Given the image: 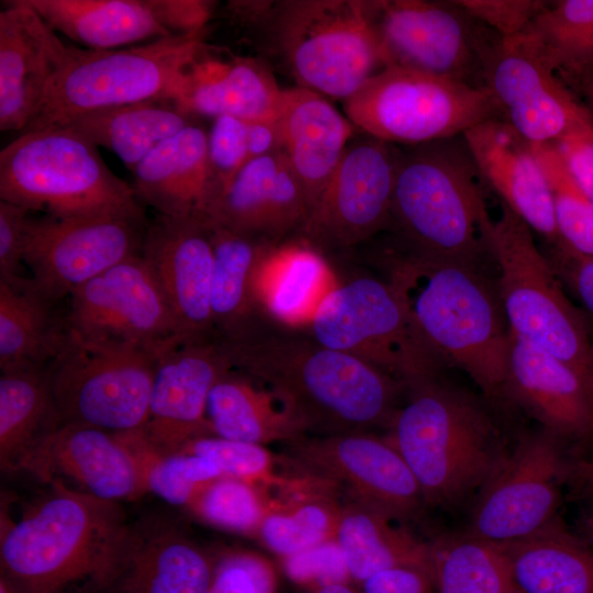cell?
I'll return each instance as SVG.
<instances>
[{
	"mask_svg": "<svg viewBox=\"0 0 593 593\" xmlns=\"http://www.w3.org/2000/svg\"><path fill=\"white\" fill-rule=\"evenodd\" d=\"M49 485L20 521L1 519V577L16 593H59L80 581L100 590L127 527L121 503Z\"/></svg>",
	"mask_w": 593,
	"mask_h": 593,
	"instance_id": "cell-4",
	"label": "cell"
},
{
	"mask_svg": "<svg viewBox=\"0 0 593 593\" xmlns=\"http://www.w3.org/2000/svg\"><path fill=\"white\" fill-rule=\"evenodd\" d=\"M266 491L222 475L206 484L186 507L205 524L240 534H257L268 511Z\"/></svg>",
	"mask_w": 593,
	"mask_h": 593,
	"instance_id": "cell-45",
	"label": "cell"
},
{
	"mask_svg": "<svg viewBox=\"0 0 593 593\" xmlns=\"http://www.w3.org/2000/svg\"><path fill=\"white\" fill-rule=\"evenodd\" d=\"M208 593H278V575L265 557L231 550L216 556L215 571Z\"/></svg>",
	"mask_w": 593,
	"mask_h": 593,
	"instance_id": "cell-47",
	"label": "cell"
},
{
	"mask_svg": "<svg viewBox=\"0 0 593 593\" xmlns=\"http://www.w3.org/2000/svg\"><path fill=\"white\" fill-rule=\"evenodd\" d=\"M286 447L282 461L293 474L323 481L344 500L409 526L421 522L428 507L411 469L384 437L372 433L305 435Z\"/></svg>",
	"mask_w": 593,
	"mask_h": 593,
	"instance_id": "cell-15",
	"label": "cell"
},
{
	"mask_svg": "<svg viewBox=\"0 0 593 593\" xmlns=\"http://www.w3.org/2000/svg\"><path fill=\"white\" fill-rule=\"evenodd\" d=\"M521 36L577 91L593 70V0L549 1Z\"/></svg>",
	"mask_w": 593,
	"mask_h": 593,
	"instance_id": "cell-41",
	"label": "cell"
},
{
	"mask_svg": "<svg viewBox=\"0 0 593 593\" xmlns=\"http://www.w3.org/2000/svg\"><path fill=\"white\" fill-rule=\"evenodd\" d=\"M160 353L70 338L49 363L52 393L63 424L86 425L113 434L142 429L148 418Z\"/></svg>",
	"mask_w": 593,
	"mask_h": 593,
	"instance_id": "cell-13",
	"label": "cell"
},
{
	"mask_svg": "<svg viewBox=\"0 0 593 593\" xmlns=\"http://www.w3.org/2000/svg\"><path fill=\"white\" fill-rule=\"evenodd\" d=\"M384 437L429 506L469 507L508 452L489 407L441 378L406 391Z\"/></svg>",
	"mask_w": 593,
	"mask_h": 593,
	"instance_id": "cell-2",
	"label": "cell"
},
{
	"mask_svg": "<svg viewBox=\"0 0 593 593\" xmlns=\"http://www.w3.org/2000/svg\"><path fill=\"white\" fill-rule=\"evenodd\" d=\"M233 232L279 245L309 217L303 190L283 153L248 161L204 214Z\"/></svg>",
	"mask_w": 593,
	"mask_h": 593,
	"instance_id": "cell-25",
	"label": "cell"
},
{
	"mask_svg": "<svg viewBox=\"0 0 593 593\" xmlns=\"http://www.w3.org/2000/svg\"><path fill=\"white\" fill-rule=\"evenodd\" d=\"M146 216L29 217L24 266L40 290L65 302L78 288L123 260L138 256Z\"/></svg>",
	"mask_w": 593,
	"mask_h": 593,
	"instance_id": "cell-17",
	"label": "cell"
},
{
	"mask_svg": "<svg viewBox=\"0 0 593 593\" xmlns=\"http://www.w3.org/2000/svg\"><path fill=\"white\" fill-rule=\"evenodd\" d=\"M306 593H358L344 581L310 583Z\"/></svg>",
	"mask_w": 593,
	"mask_h": 593,
	"instance_id": "cell-57",
	"label": "cell"
},
{
	"mask_svg": "<svg viewBox=\"0 0 593 593\" xmlns=\"http://www.w3.org/2000/svg\"><path fill=\"white\" fill-rule=\"evenodd\" d=\"M206 418L213 436L262 446L288 444L306 435L271 390L235 369L213 385Z\"/></svg>",
	"mask_w": 593,
	"mask_h": 593,
	"instance_id": "cell-36",
	"label": "cell"
},
{
	"mask_svg": "<svg viewBox=\"0 0 593 593\" xmlns=\"http://www.w3.org/2000/svg\"><path fill=\"white\" fill-rule=\"evenodd\" d=\"M504 399L535 418L579 458L593 441V380L508 331Z\"/></svg>",
	"mask_w": 593,
	"mask_h": 593,
	"instance_id": "cell-20",
	"label": "cell"
},
{
	"mask_svg": "<svg viewBox=\"0 0 593 593\" xmlns=\"http://www.w3.org/2000/svg\"><path fill=\"white\" fill-rule=\"evenodd\" d=\"M489 247L510 331L593 380V347L582 316L535 244L530 227L502 202L500 217L492 222Z\"/></svg>",
	"mask_w": 593,
	"mask_h": 593,
	"instance_id": "cell-8",
	"label": "cell"
},
{
	"mask_svg": "<svg viewBox=\"0 0 593 593\" xmlns=\"http://www.w3.org/2000/svg\"><path fill=\"white\" fill-rule=\"evenodd\" d=\"M306 331L320 344L367 361L407 390L440 378L444 368L389 279L365 275L337 283Z\"/></svg>",
	"mask_w": 593,
	"mask_h": 593,
	"instance_id": "cell-10",
	"label": "cell"
},
{
	"mask_svg": "<svg viewBox=\"0 0 593 593\" xmlns=\"http://www.w3.org/2000/svg\"><path fill=\"white\" fill-rule=\"evenodd\" d=\"M247 122V163L283 150L279 120Z\"/></svg>",
	"mask_w": 593,
	"mask_h": 593,
	"instance_id": "cell-54",
	"label": "cell"
},
{
	"mask_svg": "<svg viewBox=\"0 0 593 593\" xmlns=\"http://www.w3.org/2000/svg\"><path fill=\"white\" fill-rule=\"evenodd\" d=\"M556 143L593 205V125L574 131Z\"/></svg>",
	"mask_w": 593,
	"mask_h": 593,
	"instance_id": "cell-51",
	"label": "cell"
},
{
	"mask_svg": "<svg viewBox=\"0 0 593 593\" xmlns=\"http://www.w3.org/2000/svg\"><path fill=\"white\" fill-rule=\"evenodd\" d=\"M593 497V446L574 469L567 488L566 500L583 502Z\"/></svg>",
	"mask_w": 593,
	"mask_h": 593,
	"instance_id": "cell-55",
	"label": "cell"
},
{
	"mask_svg": "<svg viewBox=\"0 0 593 593\" xmlns=\"http://www.w3.org/2000/svg\"><path fill=\"white\" fill-rule=\"evenodd\" d=\"M232 366L214 339L183 340L157 358L148 418L139 429L161 452H178L192 440L213 436L208 418L209 394Z\"/></svg>",
	"mask_w": 593,
	"mask_h": 593,
	"instance_id": "cell-21",
	"label": "cell"
},
{
	"mask_svg": "<svg viewBox=\"0 0 593 593\" xmlns=\"http://www.w3.org/2000/svg\"><path fill=\"white\" fill-rule=\"evenodd\" d=\"M483 78L502 119L532 144L556 143L593 125L584 104L521 34L494 41Z\"/></svg>",
	"mask_w": 593,
	"mask_h": 593,
	"instance_id": "cell-19",
	"label": "cell"
},
{
	"mask_svg": "<svg viewBox=\"0 0 593 593\" xmlns=\"http://www.w3.org/2000/svg\"><path fill=\"white\" fill-rule=\"evenodd\" d=\"M335 541L348 575L360 583L394 568L418 569L430 577L429 542L409 525L361 504L344 501Z\"/></svg>",
	"mask_w": 593,
	"mask_h": 593,
	"instance_id": "cell-38",
	"label": "cell"
},
{
	"mask_svg": "<svg viewBox=\"0 0 593 593\" xmlns=\"http://www.w3.org/2000/svg\"><path fill=\"white\" fill-rule=\"evenodd\" d=\"M180 451L204 457L214 462L223 475L239 479L266 492H280L294 481V474L278 472V459L262 445L204 436L192 440Z\"/></svg>",
	"mask_w": 593,
	"mask_h": 593,
	"instance_id": "cell-46",
	"label": "cell"
},
{
	"mask_svg": "<svg viewBox=\"0 0 593 593\" xmlns=\"http://www.w3.org/2000/svg\"><path fill=\"white\" fill-rule=\"evenodd\" d=\"M282 94L259 60L225 57L205 44L186 67L172 98L195 119L231 115L249 122L278 119Z\"/></svg>",
	"mask_w": 593,
	"mask_h": 593,
	"instance_id": "cell-28",
	"label": "cell"
},
{
	"mask_svg": "<svg viewBox=\"0 0 593 593\" xmlns=\"http://www.w3.org/2000/svg\"><path fill=\"white\" fill-rule=\"evenodd\" d=\"M31 211L0 200V278L24 276V246Z\"/></svg>",
	"mask_w": 593,
	"mask_h": 593,
	"instance_id": "cell-50",
	"label": "cell"
},
{
	"mask_svg": "<svg viewBox=\"0 0 593 593\" xmlns=\"http://www.w3.org/2000/svg\"><path fill=\"white\" fill-rule=\"evenodd\" d=\"M553 261L558 276L563 278L583 307L593 316V257H583L555 248Z\"/></svg>",
	"mask_w": 593,
	"mask_h": 593,
	"instance_id": "cell-52",
	"label": "cell"
},
{
	"mask_svg": "<svg viewBox=\"0 0 593 593\" xmlns=\"http://www.w3.org/2000/svg\"><path fill=\"white\" fill-rule=\"evenodd\" d=\"M205 34L206 29L115 49L70 46L40 107L20 133L65 126L93 111L172 97L186 67L206 44Z\"/></svg>",
	"mask_w": 593,
	"mask_h": 593,
	"instance_id": "cell-7",
	"label": "cell"
},
{
	"mask_svg": "<svg viewBox=\"0 0 593 593\" xmlns=\"http://www.w3.org/2000/svg\"><path fill=\"white\" fill-rule=\"evenodd\" d=\"M55 31L89 49H115L174 36L156 0H26Z\"/></svg>",
	"mask_w": 593,
	"mask_h": 593,
	"instance_id": "cell-33",
	"label": "cell"
},
{
	"mask_svg": "<svg viewBox=\"0 0 593 593\" xmlns=\"http://www.w3.org/2000/svg\"><path fill=\"white\" fill-rule=\"evenodd\" d=\"M138 199L169 216H204L217 195L208 131L198 121L154 148L132 171Z\"/></svg>",
	"mask_w": 593,
	"mask_h": 593,
	"instance_id": "cell-29",
	"label": "cell"
},
{
	"mask_svg": "<svg viewBox=\"0 0 593 593\" xmlns=\"http://www.w3.org/2000/svg\"><path fill=\"white\" fill-rule=\"evenodd\" d=\"M132 451L145 493L169 504L187 507L211 481L222 477L211 460L189 452H161L153 448L141 430L118 434Z\"/></svg>",
	"mask_w": 593,
	"mask_h": 593,
	"instance_id": "cell-43",
	"label": "cell"
},
{
	"mask_svg": "<svg viewBox=\"0 0 593 593\" xmlns=\"http://www.w3.org/2000/svg\"><path fill=\"white\" fill-rule=\"evenodd\" d=\"M216 343L232 369L271 390L306 435L388 428L407 391L367 361L320 344L306 329L267 318L239 338Z\"/></svg>",
	"mask_w": 593,
	"mask_h": 593,
	"instance_id": "cell-1",
	"label": "cell"
},
{
	"mask_svg": "<svg viewBox=\"0 0 593 593\" xmlns=\"http://www.w3.org/2000/svg\"><path fill=\"white\" fill-rule=\"evenodd\" d=\"M579 458L540 428L524 435L470 504L465 533L496 544L528 537L557 518Z\"/></svg>",
	"mask_w": 593,
	"mask_h": 593,
	"instance_id": "cell-12",
	"label": "cell"
},
{
	"mask_svg": "<svg viewBox=\"0 0 593 593\" xmlns=\"http://www.w3.org/2000/svg\"><path fill=\"white\" fill-rule=\"evenodd\" d=\"M384 67L399 66L484 88V61L499 37L455 0L366 1Z\"/></svg>",
	"mask_w": 593,
	"mask_h": 593,
	"instance_id": "cell-14",
	"label": "cell"
},
{
	"mask_svg": "<svg viewBox=\"0 0 593 593\" xmlns=\"http://www.w3.org/2000/svg\"><path fill=\"white\" fill-rule=\"evenodd\" d=\"M522 593H593V546L559 517L539 532L501 544Z\"/></svg>",
	"mask_w": 593,
	"mask_h": 593,
	"instance_id": "cell-34",
	"label": "cell"
},
{
	"mask_svg": "<svg viewBox=\"0 0 593 593\" xmlns=\"http://www.w3.org/2000/svg\"><path fill=\"white\" fill-rule=\"evenodd\" d=\"M387 262L388 279L439 362L466 372L488 400L504 399L510 328L478 267L402 248L390 253Z\"/></svg>",
	"mask_w": 593,
	"mask_h": 593,
	"instance_id": "cell-3",
	"label": "cell"
},
{
	"mask_svg": "<svg viewBox=\"0 0 593 593\" xmlns=\"http://www.w3.org/2000/svg\"><path fill=\"white\" fill-rule=\"evenodd\" d=\"M24 472L116 503L145 493L135 458L122 438L86 425L63 424L36 450Z\"/></svg>",
	"mask_w": 593,
	"mask_h": 593,
	"instance_id": "cell-24",
	"label": "cell"
},
{
	"mask_svg": "<svg viewBox=\"0 0 593 593\" xmlns=\"http://www.w3.org/2000/svg\"><path fill=\"white\" fill-rule=\"evenodd\" d=\"M429 542L430 578L436 593H510V564L501 544L465 532Z\"/></svg>",
	"mask_w": 593,
	"mask_h": 593,
	"instance_id": "cell-42",
	"label": "cell"
},
{
	"mask_svg": "<svg viewBox=\"0 0 593 593\" xmlns=\"http://www.w3.org/2000/svg\"><path fill=\"white\" fill-rule=\"evenodd\" d=\"M195 121L166 96L85 113L65 126L111 150L133 171L154 148Z\"/></svg>",
	"mask_w": 593,
	"mask_h": 593,
	"instance_id": "cell-40",
	"label": "cell"
},
{
	"mask_svg": "<svg viewBox=\"0 0 593 593\" xmlns=\"http://www.w3.org/2000/svg\"><path fill=\"white\" fill-rule=\"evenodd\" d=\"M141 256L155 276L186 340L213 339V248L204 216L157 214Z\"/></svg>",
	"mask_w": 593,
	"mask_h": 593,
	"instance_id": "cell-22",
	"label": "cell"
},
{
	"mask_svg": "<svg viewBox=\"0 0 593 593\" xmlns=\"http://www.w3.org/2000/svg\"><path fill=\"white\" fill-rule=\"evenodd\" d=\"M348 120L367 135L407 146L452 138L502 119L486 88L387 66L344 100Z\"/></svg>",
	"mask_w": 593,
	"mask_h": 593,
	"instance_id": "cell-11",
	"label": "cell"
},
{
	"mask_svg": "<svg viewBox=\"0 0 593 593\" xmlns=\"http://www.w3.org/2000/svg\"><path fill=\"white\" fill-rule=\"evenodd\" d=\"M337 283L322 251L299 237L267 248L256 266L253 289L264 317L306 329Z\"/></svg>",
	"mask_w": 593,
	"mask_h": 593,
	"instance_id": "cell-31",
	"label": "cell"
},
{
	"mask_svg": "<svg viewBox=\"0 0 593 593\" xmlns=\"http://www.w3.org/2000/svg\"><path fill=\"white\" fill-rule=\"evenodd\" d=\"M532 144V143H530ZM546 175L559 245L570 254L593 257V205L571 172L557 143L532 144Z\"/></svg>",
	"mask_w": 593,
	"mask_h": 593,
	"instance_id": "cell-44",
	"label": "cell"
},
{
	"mask_svg": "<svg viewBox=\"0 0 593 593\" xmlns=\"http://www.w3.org/2000/svg\"><path fill=\"white\" fill-rule=\"evenodd\" d=\"M577 91L585 98V108L593 119V70L582 80Z\"/></svg>",
	"mask_w": 593,
	"mask_h": 593,
	"instance_id": "cell-58",
	"label": "cell"
},
{
	"mask_svg": "<svg viewBox=\"0 0 593 593\" xmlns=\"http://www.w3.org/2000/svg\"><path fill=\"white\" fill-rule=\"evenodd\" d=\"M462 135L399 149L390 226L414 255L478 267L493 220Z\"/></svg>",
	"mask_w": 593,
	"mask_h": 593,
	"instance_id": "cell-5",
	"label": "cell"
},
{
	"mask_svg": "<svg viewBox=\"0 0 593 593\" xmlns=\"http://www.w3.org/2000/svg\"><path fill=\"white\" fill-rule=\"evenodd\" d=\"M70 338L164 351L186 340L155 276L138 255L91 279L67 300Z\"/></svg>",
	"mask_w": 593,
	"mask_h": 593,
	"instance_id": "cell-16",
	"label": "cell"
},
{
	"mask_svg": "<svg viewBox=\"0 0 593 593\" xmlns=\"http://www.w3.org/2000/svg\"><path fill=\"white\" fill-rule=\"evenodd\" d=\"M0 593H16L12 585L2 577L0 579Z\"/></svg>",
	"mask_w": 593,
	"mask_h": 593,
	"instance_id": "cell-59",
	"label": "cell"
},
{
	"mask_svg": "<svg viewBox=\"0 0 593 593\" xmlns=\"http://www.w3.org/2000/svg\"><path fill=\"white\" fill-rule=\"evenodd\" d=\"M455 2L502 38H513L522 34L549 3L542 0H455Z\"/></svg>",
	"mask_w": 593,
	"mask_h": 593,
	"instance_id": "cell-49",
	"label": "cell"
},
{
	"mask_svg": "<svg viewBox=\"0 0 593 593\" xmlns=\"http://www.w3.org/2000/svg\"><path fill=\"white\" fill-rule=\"evenodd\" d=\"M462 137L482 180L501 202L533 232L558 246L549 184L532 144L503 119L481 122Z\"/></svg>",
	"mask_w": 593,
	"mask_h": 593,
	"instance_id": "cell-27",
	"label": "cell"
},
{
	"mask_svg": "<svg viewBox=\"0 0 593 593\" xmlns=\"http://www.w3.org/2000/svg\"><path fill=\"white\" fill-rule=\"evenodd\" d=\"M398 156L369 135L349 143L300 238L320 251L348 248L389 227Z\"/></svg>",
	"mask_w": 593,
	"mask_h": 593,
	"instance_id": "cell-18",
	"label": "cell"
},
{
	"mask_svg": "<svg viewBox=\"0 0 593 593\" xmlns=\"http://www.w3.org/2000/svg\"><path fill=\"white\" fill-rule=\"evenodd\" d=\"M270 3L262 22L302 88L346 100L384 68L366 1Z\"/></svg>",
	"mask_w": 593,
	"mask_h": 593,
	"instance_id": "cell-9",
	"label": "cell"
},
{
	"mask_svg": "<svg viewBox=\"0 0 593 593\" xmlns=\"http://www.w3.org/2000/svg\"><path fill=\"white\" fill-rule=\"evenodd\" d=\"M0 130L21 132L40 107L70 46L26 0L2 1Z\"/></svg>",
	"mask_w": 593,
	"mask_h": 593,
	"instance_id": "cell-26",
	"label": "cell"
},
{
	"mask_svg": "<svg viewBox=\"0 0 593 593\" xmlns=\"http://www.w3.org/2000/svg\"><path fill=\"white\" fill-rule=\"evenodd\" d=\"M0 200L58 217L146 216L133 186L67 126L20 133L2 148Z\"/></svg>",
	"mask_w": 593,
	"mask_h": 593,
	"instance_id": "cell-6",
	"label": "cell"
},
{
	"mask_svg": "<svg viewBox=\"0 0 593 593\" xmlns=\"http://www.w3.org/2000/svg\"><path fill=\"white\" fill-rule=\"evenodd\" d=\"M208 155L217 198L247 164V122L231 115L215 118L208 132Z\"/></svg>",
	"mask_w": 593,
	"mask_h": 593,
	"instance_id": "cell-48",
	"label": "cell"
},
{
	"mask_svg": "<svg viewBox=\"0 0 593 593\" xmlns=\"http://www.w3.org/2000/svg\"><path fill=\"white\" fill-rule=\"evenodd\" d=\"M61 304L31 277L0 278L1 371L49 365L63 353L70 336Z\"/></svg>",
	"mask_w": 593,
	"mask_h": 593,
	"instance_id": "cell-32",
	"label": "cell"
},
{
	"mask_svg": "<svg viewBox=\"0 0 593 593\" xmlns=\"http://www.w3.org/2000/svg\"><path fill=\"white\" fill-rule=\"evenodd\" d=\"M294 481L270 500L256 535L284 559L335 541L344 505L340 493L317 479L294 474Z\"/></svg>",
	"mask_w": 593,
	"mask_h": 593,
	"instance_id": "cell-39",
	"label": "cell"
},
{
	"mask_svg": "<svg viewBox=\"0 0 593 593\" xmlns=\"http://www.w3.org/2000/svg\"><path fill=\"white\" fill-rule=\"evenodd\" d=\"M510 593H522L519 590H517L515 586H513V589L511 590Z\"/></svg>",
	"mask_w": 593,
	"mask_h": 593,
	"instance_id": "cell-60",
	"label": "cell"
},
{
	"mask_svg": "<svg viewBox=\"0 0 593 593\" xmlns=\"http://www.w3.org/2000/svg\"><path fill=\"white\" fill-rule=\"evenodd\" d=\"M204 219L213 248L210 298L213 339L234 340L266 320L257 306L253 280L260 257L272 244Z\"/></svg>",
	"mask_w": 593,
	"mask_h": 593,
	"instance_id": "cell-35",
	"label": "cell"
},
{
	"mask_svg": "<svg viewBox=\"0 0 593 593\" xmlns=\"http://www.w3.org/2000/svg\"><path fill=\"white\" fill-rule=\"evenodd\" d=\"M322 94L283 90L278 116L283 153L303 190L309 214L317 203L354 134L355 125Z\"/></svg>",
	"mask_w": 593,
	"mask_h": 593,
	"instance_id": "cell-30",
	"label": "cell"
},
{
	"mask_svg": "<svg viewBox=\"0 0 593 593\" xmlns=\"http://www.w3.org/2000/svg\"><path fill=\"white\" fill-rule=\"evenodd\" d=\"M582 505L574 521V533L593 546V497Z\"/></svg>",
	"mask_w": 593,
	"mask_h": 593,
	"instance_id": "cell-56",
	"label": "cell"
},
{
	"mask_svg": "<svg viewBox=\"0 0 593 593\" xmlns=\"http://www.w3.org/2000/svg\"><path fill=\"white\" fill-rule=\"evenodd\" d=\"M216 557L163 517L127 524L112 566L100 588L104 593H208Z\"/></svg>",
	"mask_w": 593,
	"mask_h": 593,
	"instance_id": "cell-23",
	"label": "cell"
},
{
	"mask_svg": "<svg viewBox=\"0 0 593 593\" xmlns=\"http://www.w3.org/2000/svg\"><path fill=\"white\" fill-rule=\"evenodd\" d=\"M361 584L362 593H436L430 577L413 568L384 570Z\"/></svg>",
	"mask_w": 593,
	"mask_h": 593,
	"instance_id": "cell-53",
	"label": "cell"
},
{
	"mask_svg": "<svg viewBox=\"0 0 593 593\" xmlns=\"http://www.w3.org/2000/svg\"><path fill=\"white\" fill-rule=\"evenodd\" d=\"M63 425L56 407L49 365L1 371L0 467L22 472L36 450Z\"/></svg>",
	"mask_w": 593,
	"mask_h": 593,
	"instance_id": "cell-37",
	"label": "cell"
}]
</instances>
